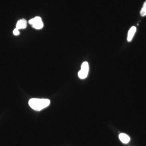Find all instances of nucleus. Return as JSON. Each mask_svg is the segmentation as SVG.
<instances>
[{
	"label": "nucleus",
	"mask_w": 146,
	"mask_h": 146,
	"mask_svg": "<svg viewBox=\"0 0 146 146\" xmlns=\"http://www.w3.org/2000/svg\"><path fill=\"white\" fill-rule=\"evenodd\" d=\"M41 21H42V18H40V17L37 16V17L31 19V20L29 21V23L30 25H32L33 24L38 23V22H41Z\"/></svg>",
	"instance_id": "6"
},
{
	"label": "nucleus",
	"mask_w": 146,
	"mask_h": 146,
	"mask_svg": "<svg viewBox=\"0 0 146 146\" xmlns=\"http://www.w3.org/2000/svg\"><path fill=\"white\" fill-rule=\"evenodd\" d=\"M119 138L123 143L127 144L129 142L130 138L127 134L124 133H121L119 135Z\"/></svg>",
	"instance_id": "4"
},
{
	"label": "nucleus",
	"mask_w": 146,
	"mask_h": 146,
	"mask_svg": "<svg viewBox=\"0 0 146 146\" xmlns=\"http://www.w3.org/2000/svg\"><path fill=\"white\" fill-rule=\"evenodd\" d=\"M27 21L25 19H22L19 20L16 24V28L19 30L20 29H25L27 27Z\"/></svg>",
	"instance_id": "3"
},
{
	"label": "nucleus",
	"mask_w": 146,
	"mask_h": 146,
	"mask_svg": "<svg viewBox=\"0 0 146 146\" xmlns=\"http://www.w3.org/2000/svg\"><path fill=\"white\" fill-rule=\"evenodd\" d=\"M89 64L87 62H84L81 65V70L79 72L78 75L80 79L86 78L89 73Z\"/></svg>",
	"instance_id": "2"
},
{
	"label": "nucleus",
	"mask_w": 146,
	"mask_h": 146,
	"mask_svg": "<svg viewBox=\"0 0 146 146\" xmlns=\"http://www.w3.org/2000/svg\"><path fill=\"white\" fill-rule=\"evenodd\" d=\"M44 26V24L42 21L33 24L32 25V27L36 29H42Z\"/></svg>",
	"instance_id": "7"
},
{
	"label": "nucleus",
	"mask_w": 146,
	"mask_h": 146,
	"mask_svg": "<svg viewBox=\"0 0 146 146\" xmlns=\"http://www.w3.org/2000/svg\"><path fill=\"white\" fill-rule=\"evenodd\" d=\"M29 105L36 111H40L48 107L50 101L48 99L32 98L29 102Z\"/></svg>",
	"instance_id": "1"
},
{
	"label": "nucleus",
	"mask_w": 146,
	"mask_h": 146,
	"mask_svg": "<svg viewBox=\"0 0 146 146\" xmlns=\"http://www.w3.org/2000/svg\"><path fill=\"white\" fill-rule=\"evenodd\" d=\"M140 14L142 16H146V1L144 3L143 7L140 11Z\"/></svg>",
	"instance_id": "8"
},
{
	"label": "nucleus",
	"mask_w": 146,
	"mask_h": 146,
	"mask_svg": "<svg viewBox=\"0 0 146 146\" xmlns=\"http://www.w3.org/2000/svg\"><path fill=\"white\" fill-rule=\"evenodd\" d=\"M13 34L15 35H18L20 34V32L19 31V29H18L16 28L14 29V30L13 31Z\"/></svg>",
	"instance_id": "9"
},
{
	"label": "nucleus",
	"mask_w": 146,
	"mask_h": 146,
	"mask_svg": "<svg viewBox=\"0 0 146 146\" xmlns=\"http://www.w3.org/2000/svg\"><path fill=\"white\" fill-rule=\"evenodd\" d=\"M136 31V28L135 27H132L129 31L128 33L127 41L128 42H131L133 38L135 33Z\"/></svg>",
	"instance_id": "5"
}]
</instances>
